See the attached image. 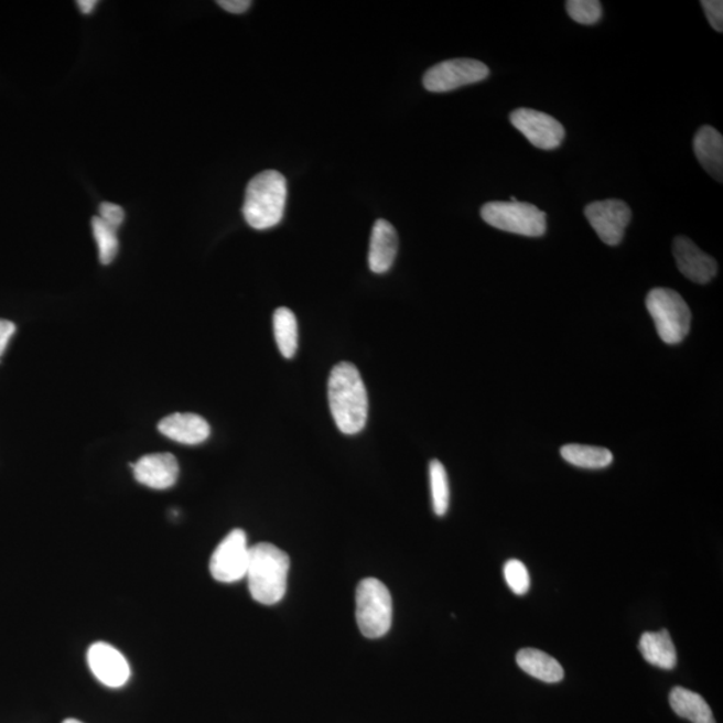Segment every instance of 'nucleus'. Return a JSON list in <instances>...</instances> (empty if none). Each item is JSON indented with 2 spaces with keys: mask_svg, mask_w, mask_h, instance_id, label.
I'll use <instances>...</instances> for the list:
<instances>
[{
  "mask_svg": "<svg viewBox=\"0 0 723 723\" xmlns=\"http://www.w3.org/2000/svg\"><path fill=\"white\" fill-rule=\"evenodd\" d=\"M222 9L230 12V14H242L249 8H251V2L249 0H220L217 2Z\"/></svg>",
  "mask_w": 723,
  "mask_h": 723,
  "instance_id": "obj_29",
  "label": "nucleus"
},
{
  "mask_svg": "<svg viewBox=\"0 0 723 723\" xmlns=\"http://www.w3.org/2000/svg\"><path fill=\"white\" fill-rule=\"evenodd\" d=\"M672 253L677 261L679 271L682 276L698 284H708L716 276L719 265L704 253L700 247H697L694 241H691L684 236H679L672 245Z\"/></svg>",
  "mask_w": 723,
  "mask_h": 723,
  "instance_id": "obj_12",
  "label": "nucleus"
},
{
  "mask_svg": "<svg viewBox=\"0 0 723 723\" xmlns=\"http://www.w3.org/2000/svg\"><path fill=\"white\" fill-rule=\"evenodd\" d=\"M398 252V235L395 227L388 220H377L374 224L369 267L374 273L388 272L395 263Z\"/></svg>",
  "mask_w": 723,
  "mask_h": 723,
  "instance_id": "obj_15",
  "label": "nucleus"
},
{
  "mask_svg": "<svg viewBox=\"0 0 723 723\" xmlns=\"http://www.w3.org/2000/svg\"><path fill=\"white\" fill-rule=\"evenodd\" d=\"M670 704L675 713L693 723H715L712 709L694 691L675 688L670 693Z\"/></svg>",
  "mask_w": 723,
  "mask_h": 723,
  "instance_id": "obj_19",
  "label": "nucleus"
},
{
  "mask_svg": "<svg viewBox=\"0 0 723 723\" xmlns=\"http://www.w3.org/2000/svg\"><path fill=\"white\" fill-rule=\"evenodd\" d=\"M482 217L490 227L528 238H540L547 230L546 212L528 203L492 202L482 208Z\"/></svg>",
  "mask_w": 723,
  "mask_h": 723,
  "instance_id": "obj_6",
  "label": "nucleus"
},
{
  "mask_svg": "<svg viewBox=\"0 0 723 723\" xmlns=\"http://www.w3.org/2000/svg\"><path fill=\"white\" fill-rule=\"evenodd\" d=\"M694 153L710 176L722 183L723 139L713 127H702L694 137Z\"/></svg>",
  "mask_w": 723,
  "mask_h": 723,
  "instance_id": "obj_16",
  "label": "nucleus"
},
{
  "mask_svg": "<svg viewBox=\"0 0 723 723\" xmlns=\"http://www.w3.org/2000/svg\"><path fill=\"white\" fill-rule=\"evenodd\" d=\"M87 665L98 682L111 689H120L127 684L132 672L122 652L105 641L90 646L87 650Z\"/></svg>",
  "mask_w": 723,
  "mask_h": 723,
  "instance_id": "obj_11",
  "label": "nucleus"
},
{
  "mask_svg": "<svg viewBox=\"0 0 723 723\" xmlns=\"http://www.w3.org/2000/svg\"><path fill=\"white\" fill-rule=\"evenodd\" d=\"M704 14L712 28L719 33L723 31V2L721 0H702Z\"/></svg>",
  "mask_w": 723,
  "mask_h": 723,
  "instance_id": "obj_27",
  "label": "nucleus"
},
{
  "mask_svg": "<svg viewBox=\"0 0 723 723\" xmlns=\"http://www.w3.org/2000/svg\"><path fill=\"white\" fill-rule=\"evenodd\" d=\"M290 558L270 542H259L249 551L246 573L253 601L273 606L283 600L289 581Z\"/></svg>",
  "mask_w": 723,
  "mask_h": 723,
  "instance_id": "obj_2",
  "label": "nucleus"
},
{
  "mask_svg": "<svg viewBox=\"0 0 723 723\" xmlns=\"http://www.w3.org/2000/svg\"><path fill=\"white\" fill-rule=\"evenodd\" d=\"M328 402L336 428L354 435L365 429L369 416V397L360 374L353 364L341 362L330 374Z\"/></svg>",
  "mask_w": 723,
  "mask_h": 723,
  "instance_id": "obj_1",
  "label": "nucleus"
},
{
  "mask_svg": "<svg viewBox=\"0 0 723 723\" xmlns=\"http://www.w3.org/2000/svg\"><path fill=\"white\" fill-rule=\"evenodd\" d=\"M287 203V180L282 173L266 171L249 181L242 215L249 227L266 230L283 220Z\"/></svg>",
  "mask_w": 723,
  "mask_h": 723,
  "instance_id": "obj_3",
  "label": "nucleus"
},
{
  "mask_svg": "<svg viewBox=\"0 0 723 723\" xmlns=\"http://www.w3.org/2000/svg\"><path fill=\"white\" fill-rule=\"evenodd\" d=\"M510 123L542 151H552L562 145L565 137L563 125L550 115L532 109H517L510 114Z\"/></svg>",
  "mask_w": 723,
  "mask_h": 723,
  "instance_id": "obj_10",
  "label": "nucleus"
},
{
  "mask_svg": "<svg viewBox=\"0 0 723 723\" xmlns=\"http://www.w3.org/2000/svg\"><path fill=\"white\" fill-rule=\"evenodd\" d=\"M97 4V0H79V2H77L79 11L85 15L93 14V11L96 10Z\"/></svg>",
  "mask_w": 723,
  "mask_h": 723,
  "instance_id": "obj_30",
  "label": "nucleus"
},
{
  "mask_svg": "<svg viewBox=\"0 0 723 723\" xmlns=\"http://www.w3.org/2000/svg\"><path fill=\"white\" fill-rule=\"evenodd\" d=\"M99 219L108 224L109 227L118 230L125 220V211L120 205L114 203H102L99 205Z\"/></svg>",
  "mask_w": 723,
  "mask_h": 723,
  "instance_id": "obj_26",
  "label": "nucleus"
},
{
  "mask_svg": "<svg viewBox=\"0 0 723 723\" xmlns=\"http://www.w3.org/2000/svg\"><path fill=\"white\" fill-rule=\"evenodd\" d=\"M357 623L366 638L378 639L389 633L392 622V600L390 591L376 578L364 579L358 584Z\"/></svg>",
  "mask_w": 723,
  "mask_h": 723,
  "instance_id": "obj_5",
  "label": "nucleus"
},
{
  "mask_svg": "<svg viewBox=\"0 0 723 723\" xmlns=\"http://www.w3.org/2000/svg\"><path fill=\"white\" fill-rule=\"evenodd\" d=\"M489 77V67L477 60L457 58L430 67L423 86L432 93H445L466 85L482 83Z\"/></svg>",
  "mask_w": 723,
  "mask_h": 723,
  "instance_id": "obj_7",
  "label": "nucleus"
},
{
  "mask_svg": "<svg viewBox=\"0 0 723 723\" xmlns=\"http://www.w3.org/2000/svg\"><path fill=\"white\" fill-rule=\"evenodd\" d=\"M639 650L648 663L663 670H672L677 666L675 641L667 629L658 633H645L640 637Z\"/></svg>",
  "mask_w": 723,
  "mask_h": 723,
  "instance_id": "obj_17",
  "label": "nucleus"
},
{
  "mask_svg": "<svg viewBox=\"0 0 723 723\" xmlns=\"http://www.w3.org/2000/svg\"><path fill=\"white\" fill-rule=\"evenodd\" d=\"M516 660L522 671L542 682L558 683L564 678L562 665L536 648H522L517 652Z\"/></svg>",
  "mask_w": 723,
  "mask_h": 723,
  "instance_id": "obj_18",
  "label": "nucleus"
},
{
  "mask_svg": "<svg viewBox=\"0 0 723 723\" xmlns=\"http://www.w3.org/2000/svg\"><path fill=\"white\" fill-rule=\"evenodd\" d=\"M273 334L285 359L294 358L298 350V322L290 309L280 307L273 314Z\"/></svg>",
  "mask_w": 723,
  "mask_h": 723,
  "instance_id": "obj_21",
  "label": "nucleus"
},
{
  "mask_svg": "<svg viewBox=\"0 0 723 723\" xmlns=\"http://www.w3.org/2000/svg\"><path fill=\"white\" fill-rule=\"evenodd\" d=\"M584 214L596 235L607 246L621 245L632 222V209L625 202L616 198L591 203L585 207Z\"/></svg>",
  "mask_w": 723,
  "mask_h": 723,
  "instance_id": "obj_9",
  "label": "nucleus"
},
{
  "mask_svg": "<svg viewBox=\"0 0 723 723\" xmlns=\"http://www.w3.org/2000/svg\"><path fill=\"white\" fill-rule=\"evenodd\" d=\"M504 578L516 595H526L531 587V578H529L527 566L520 560L510 559L505 563Z\"/></svg>",
  "mask_w": 723,
  "mask_h": 723,
  "instance_id": "obj_25",
  "label": "nucleus"
},
{
  "mask_svg": "<svg viewBox=\"0 0 723 723\" xmlns=\"http://www.w3.org/2000/svg\"><path fill=\"white\" fill-rule=\"evenodd\" d=\"M646 307L656 323L660 339L667 345H678L690 333L689 305L675 290H651L646 298Z\"/></svg>",
  "mask_w": 723,
  "mask_h": 723,
  "instance_id": "obj_4",
  "label": "nucleus"
},
{
  "mask_svg": "<svg viewBox=\"0 0 723 723\" xmlns=\"http://www.w3.org/2000/svg\"><path fill=\"white\" fill-rule=\"evenodd\" d=\"M17 332L15 324L10 321L0 320V357L8 347L11 336Z\"/></svg>",
  "mask_w": 723,
  "mask_h": 723,
  "instance_id": "obj_28",
  "label": "nucleus"
},
{
  "mask_svg": "<svg viewBox=\"0 0 723 723\" xmlns=\"http://www.w3.org/2000/svg\"><path fill=\"white\" fill-rule=\"evenodd\" d=\"M91 228L98 247L99 261L108 266L118 253L117 230L109 227L99 217H93Z\"/></svg>",
  "mask_w": 723,
  "mask_h": 723,
  "instance_id": "obj_23",
  "label": "nucleus"
},
{
  "mask_svg": "<svg viewBox=\"0 0 723 723\" xmlns=\"http://www.w3.org/2000/svg\"><path fill=\"white\" fill-rule=\"evenodd\" d=\"M249 551L246 532L242 529L230 531L211 558L209 570L215 581L229 584L246 578Z\"/></svg>",
  "mask_w": 723,
  "mask_h": 723,
  "instance_id": "obj_8",
  "label": "nucleus"
},
{
  "mask_svg": "<svg viewBox=\"0 0 723 723\" xmlns=\"http://www.w3.org/2000/svg\"><path fill=\"white\" fill-rule=\"evenodd\" d=\"M430 490H432V504L434 514L445 516L451 504V488L445 466L439 460H433L429 465Z\"/></svg>",
  "mask_w": 723,
  "mask_h": 723,
  "instance_id": "obj_22",
  "label": "nucleus"
},
{
  "mask_svg": "<svg viewBox=\"0 0 723 723\" xmlns=\"http://www.w3.org/2000/svg\"><path fill=\"white\" fill-rule=\"evenodd\" d=\"M160 433L184 445H198L209 439L211 427L203 417L193 413H174L159 423Z\"/></svg>",
  "mask_w": 723,
  "mask_h": 723,
  "instance_id": "obj_14",
  "label": "nucleus"
},
{
  "mask_svg": "<svg viewBox=\"0 0 723 723\" xmlns=\"http://www.w3.org/2000/svg\"><path fill=\"white\" fill-rule=\"evenodd\" d=\"M566 463L583 470H603L613 464V453L606 447L570 444L560 451Z\"/></svg>",
  "mask_w": 723,
  "mask_h": 723,
  "instance_id": "obj_20",
  "label": "nucleus"
},
{
  "mask_svg": "<svg viewBox=\"0 0 723 723\" xmlns=\"http://www.w3.org/2000/svg\"><path fill=\"white\" fill-rule=\"evenodd\" d=\"M565 8L572 20L578 23L591 26L602 20V4L597 0H570Z\"/></svg>",
  "mask_w": 723,
  "mask_h": 723,
  "instance_id": "obj_24",
  "label": "nucleus"
},
{
  "mask_svg": "<svg viewBox=\"0 0 723 723\" xmlns=\"http://www.w3.org/2000/svg\"><path fill=\"white\" fill-rule=\"evenodd\" d=\"M62 723H83V722H80V721H78V720H74V719H68V720H66V721H64V722H62Z\"/></svg>",
  "mask_w": 723,
  "mask_h": 723,
  "instance_id": "obj_31",
  "label": "nucleus"
},
{
  "mask_svg": "<svg viewBox=\"0 0 723 723\" xmlns=\"http://www.w3.org/2000/svg\"><path fill=\"white\" fill-rule=\"evenodd\" d=\"M132 466L137 482L148 488L165 490L177 483L180 467L171 453L147 454Z\"/></svg>",
  "mask_w": 723,
  "mask_h": 723,
  "instance_id": "obj_13",
  "label": "nucleus"
}]
</instances>
